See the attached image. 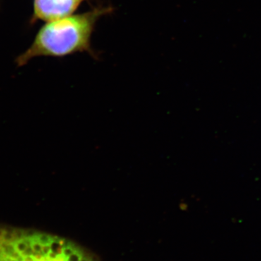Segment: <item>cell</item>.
<instances>
[{"mask_svg": "<svg viewBox=\"0 0 261 261\" xmlns=\"http://www.w3.org/2000/svg\"><path fill=\"white\" fill-rule=\"evenodd\" d=\"M0 261H97L69 239L33 228L0 226Z\"/></svg>", "mask_w": 261, "mask_h": 261, "instance_id": "7a4b0ae2", "label": "cell"}, {"mask_svg": "<svg viewBox=\"0 0 261 261\" xmlns=\"http://www.w3.org/2000/svg\"><path fill=\"white\" fill-rule=\"evenodd\" d=\"M87 0H34V15L44 21H51L73 14Z\"/></svg>", "mask_w": 261, "mask_h": 261, "instance_id": "3957f363", "label": "cell"}, {"mask_svg": "<svg viewBox=\"0 0 261 261\" xmlns=\"http://www.w3.org/2000/svg\"><path fill=\"white\" fill-rule=\"evenodd\" d=\"M113 10L111 7H98L47 22L38 33L31 47L19 57L18 64H25L38 56L64 57L84 51L93 56L91 39L96 24Z\"/></svg>", "mask_w": 261, "mask_h": 261, "instance_id": "6da1fadb", "label": "cell"}]
</instances>
